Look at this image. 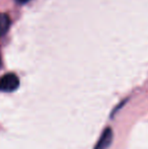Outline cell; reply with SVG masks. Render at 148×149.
Here are the masks:
<instances>
[{"mask_svg": "<svg viewBox=\"0 0 148 149\" xmlns=\"http://www.w3.org/2000/svg\"><path fill=\"white\" fill-rule=\"evenodd\" d=\"M19 86V78L14 73H7L0 77V90L4 92H12Z\"/></svg>", "mask_w": 148, "mask_h": 149, "instance_id": "obj_1", "label": "cell"}, {"mask_svg": "<svg viewBox=\"0 0 148 149\" xmlns=\"http://www.w3.org/2000/svg\"><path fill=\"white\" fill-rule=\"evenodd\" d=\"M114 138V133H113L112 128L107 127L101 133L99 141L97 142L93 149H108L111 146Z\"/></svg>", "mask_w": 148, "mask_h": 149, "instance_id": "obj_2", "label": "cell"}, {"mask_svg": "<svg viewBox=\"0 0 148 149\" xmlns=\"http://www.w3.org/2000/svg\"><path fill=\"white\" fill-rule=\"evenodd\" d=\"M10 17L6 13H0V37H3L10 28Z\"/></svg>", "mask_w": 148, "mask_h": 149, "instance_id": "obj_3", "label": "cell"}, {"mask_svg": "<svg viewBox=\"0 0 148 149\" xmlns=\"http://www.w3.org/2000/svg\"><path fill=\"white\" fill-rule=\"evenodd\" d=\"M28 1H30V0H15L16 3H17V4H22H22H26Z\"/></svg>", "mask_w": 148, "mask_h": 149, "instance_id": "obj_4", "label": "cell"}]
</instances>
